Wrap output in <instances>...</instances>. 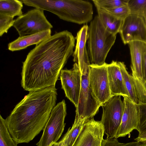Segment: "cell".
<instances>
[{
  "label": "cell",
  "instance_id": "cell-5",
  "mask_svg": "<svg viewBox=\"0 0 146 146\" xmlns=\"http://www.w3.org/2000/svg\"><path fill=\"white\" fill-rule=\"evenodd\" d=\"M66 115V105L65 100H63L55 105L52 109L43 129L42 135L36 144L37 146H50L57 142L64 129Z\"/></svg>",
  "mask_w": 146,
  "mask_h": 146
},
{
  "label": "cell",
  "instance_id": "cell-8",
  "mask_svg": "<svg viewBox=\"0 0 146 146\" xmlns=\"http://www.w3.org/2000/svg\"><path fill=\"white\" fill-rule=\"evenodd\" d=\"M90 68L82 75L81 87L75 120L85 122L93 118L102 105L93 95L89 82Z\"/></svg>",
  "mask_w": 146,
  "mask_h": 146
},
{
  "label": "cell",
  "instance_id": "cell-29",
  "mask_svg": "<svg viewBox=\"0 0 146 146\" xmlns=\"http://www.w3.org/2000/svg\"><path fill=\"white\" fill-rule=\"evenodd\" d=\"M105 10L116 18L122 20L130 14L127 5L114 9Z\"/></svg>",
  "mask_w": 146,
  "mask_h": 146
},
{
  "label": "cell",
  "instance_id": "cell-26",
  "mask_svg": "<svg viewBox=\"0 0 146 146\" xmlns=\"http://www.w3.org/2000/svg\"><path fill=\"white\" fill-rule=\"evenodd\" d=\"M137 106L139 121L137 130L140 134L146 130V103H140Z\"/></svg>",
  "mask_w": 146,
  "mask_h": 146
},
{
  "label": "cell",
  "instance_id": "cell-10",
  "mask_svg": "<svg viewBox=\"0 0 146 146\" xmlns=\"http://www.w3.org/2000/svg\"><path fill=\"white\" fill-rule=\"evenodd\" d=\"M119 33L125 45L133 41L146 43V23L144 17L130 14L123 20Z\"/></svg>",
  "mask_w": 146,
  "mask_h": 146
},
{
  "label": "cell",
  "instance_id": "cell-13",
  "mask_svg": "<svg viewBox=\"0 0 146 146\" xmlns=\"http://www.w3.org/2000/svg\"><path fill=\"white\" fill-rule=\"evenodd\" d=\"M124 109L121 122L115 137H124L137 130L139 118L137 104L128 97H123Z\"/></svg>",
  "mask_w": 146,
  "mask_h": 146
},
{
  "label": "cell",
  "instance_id": "cell-31",
  "mask_svg": "<svg viewBox=\"0 0 146 146\" xmlns=\"http://www.w3.org/2000/svg\"><path fill=\"white\" fill-rule=\"evenodd\" d=\"M135 140L141 143L146 142V130L142 133L139 134Z\"/></svg>",
  "mask_w": 146,
  "mask_h": 146
},
{
  "label": "cell",
  "instance_id": "cell-6",
  "mask_svg": "<svg viewBox=\"0 0 146 146\" xmlns=\"http://www.w3.org/2000/svg\"><path fill=\"white\" fill-rule=\"evenodd\" d=\"M44 11L35 8L15 20L13 27L19 36L34 34L53 28L45 16Z\"/></svg>",
  "mask_w": 146,
  "mask_h": 146
},
{
  "label": "cell",
  "instance_id": "cell-7",
  "mask_svg": "<svg viewBox=\"0 0 146 146\" xmlns=\"http://www.w3.org/2000/svg\"><path fill=\"white\" fill-rule=\"evenodd\" d=\"M103 113L100 121L107 137H115L120 125L124 104L120 96H112L102 104Z\"/></svg>",
  "mask_w": 146,
  "mask_h": 146
},
{
  "label": "cell",
  "instance_id": "cell-4",
  "mask_svg": "<svg viewBox=\"0 0 146 146\" xmlns=\"http://www.w3.org/2000/svg\"><path fill=\"white\" fill-rule=\"evenodd\" d=\"M48 10L61 19L80 25L90 22L93 19V5L88 1L52 0Z\"/></svg>",
  "mask_w": 146,
  "mask_h": 146
},
{
  "label": "cell",
  "instance_id": "cell-33",
  "mask_svg": "<svg viewBox=\"0 0 146 146\" xmlns=\"http://www.w3.org/2000/svg\"><path fill=\"white\" fill-rule=\"evenodd\" d=\"M144 19H145V22H146V15H145L144 17Z\"/></svg>",
  "mask_w": 146,
  "mask_h": 146
},
{
  "label": "cell",
  "instance_id": "cell-9",
  "mask_svg": "<svg viewBox=\"0 0 146 146\" xmlns=\"http://www.w3.org/2000/svg\"><path fill=\"white\" fill-rule=\"evenodd\" d=\"M106 63L101 66L90 65L89 82L96 99L102 105L112 96L109 84Z\"/></svg>",
  "mask_w": 146,
  "mask_h": 146
},
{
  "label": "cell",
  "instance_id": "cell-16",
  "mask_svg": "<svg viewBox=\"0 0 146 146\" xmlns=\"http://www.w3.org/2000/svg\"><path fill=\"white\" fill-rule=\"evenodd\" d=\"M128 44L131 57V75L133 77L143 81L142 66L146 52V43L140 41H133L129 42Z\"/></svg>",
  "mask_w": 146,
  "mask_h": 146
},
{
  "label": "cell",
  "instance_id": "cell-27",
  "mask_svg": "<svg viewBox=\"0 0 146 146\" xmlns=\"http://www.w3.org/2000/svg\"><path fill=\"white\" fill-rule=\"evenodd\" d=\"M13 17L0 14V36L7 33L9 29L13 26L15 20Z\"/></svg>",
  "mask_w": 146,
  "mask_h": 146
},
{
  "label": "cell",
  "instance_id": "cell-25",
  "mask_svg": "<svg viewBox=\"0 0 146 146\" xmlns=\"http://www.w3.org/2000/svg\"><path fill=\"white\" fill-rule=\"evenodd\" d=\"M132 78L139 103H146V88L144 82L132 76Z\"/></svg>",
  "mask_w": 146,
  "mask_h": 146
},
{
  "label": "cell",
  "instance_id": "cell-20",
  "mask_svg": "<svg viewBox=\"0 0 146 146\" xmlns=\"http://www.w3.org/2000/svg\"><path fill=\"white\" fill-rule=\"evenodd\" d=\"M119 63L124 84L129 95V98L138 104L139 102L135 92L131 75L127 71L124 62H119Z\"/></svg>",
  "mask_w": 146,
  "mask_h": 146
},
{
  "label": "cell",
  "instance_id": "cell-24",
  "mask_svg": "<svg viewBox=\"0 0 146 146\" xmlns=\"http://www.w3.org/2000/svg\"><path fill=\"white\" fill-rule=\"evenodd\" d=\"M127 5L130 14L143 17L146 15V0H129Z\"/></svg>",
  "mask_w": 146,
  "mask_h": 146
},
{
  "label": "cell",
  "instance_id": "cell-11",
  "mask_svg": "<svg viewBox=\"0 0 146 146\" xmlns=\"http://www.w3.org/2000/svg\"><path fill=\"white\" fill-rule=\"evenodd\" d=\"M62 88L66 96L74 105L78 106L81 87L82 74L76 63L70 70H62L60 75Z\"/></svg>",
  "mask_w": 146,
  "mask_h": 146
},
{
  "label": "cell",
  "instance_id": "cell-22",
  "mask_svg": "<svg viewBox=\"0 0 146 146\" xmlns=\"http://www.w3.org/2000/svg\"><path fill=\"white\" fill-rule=\"evenodd\" d=\"M7 129L6 120L0 115V146H17Z\"/></svg>",
  "mask_w": 146,
  "mask_h": 146
},
{
  "label": "cell",
  "instance_id": "cell-1",
  "mask_svg": "<svg viewBox=\"0 0 146 146\" xmlns=\"http://www.w3.org/2000/svg\"><path fill=\"white\" fill-rule=\"evenodd\" d=\"M75 40L71 32L64 30L36 45L23 62V88L30 92L55 86L62 69L73 53Z\"/></svg>",
  "mask_w": 146,
  "mask_h": 146
},
{
  "label": "cell",
  "instance_id": "cell-23",
  "mask_svg": "<svg viewBox=\"0 0 146 146\" xmlns=\"http://www.w3.org/2000/svg\"><path fill=\"white\" fill-rule=\"evenodd\" d=\"M92 1L96 7L108 9L127 5L129 0H92Z\"/></svg>",
  "mask_w": 146,
  "mask_h": 146
},
{
  "label": "cell",
  "instance_id": "cell-21",
  "mask_svg": "<svg viewBox=\"0 0 146 146\" xmlns=\"http://www.w3.org/2000/svg\"><path fill=\"white\" fill-rule=\"evenodd\" d=\"M85 122L74 120L72 127L69 128L61 140L65 146H73L83 128Z\"/></svg>",
  "mask_w": 146,
  "mask_h": 146
},
{
  "label": "cell",
  "instance_id": "cell-28",
  "mask_svg": "<svg viewBox=\"0 0 146 146\" xmlns=\"http://www.w3.org/2000/svg\"><path fill=\"white\" fill-rule=\"evenodd\" d=\"M141 143L137 141L126 143L119 142L117 138L115 137H107L103 139L101 146H140Z\"/></svg>",
  "mask_w": 146,
  "mask_h": 146
},
{
  "label": "cell",
  "instance_id": "cell-3",
  "mask_svg": "<svg viewBox=\"0 0 146 146\" xmlns=\"http://www.w3.org/2000/svg\"><path fill=\"white\" fill-rule=\"evenodd\" d=\"M116 35L107 31L98 15L90 22L88 28L87 51L90 64L101 66L114 44Z\"/></svg>",
  "mask_w": 146,
  "mask_h": 146
},
{
  "label": "cell",
  "instance_id": "cell-2",
  "mask_svg": "<svg viewBox=\"0 0 146 146\" xmlns=\"http://www.w3.org/2000/svg\"><path fill=\"white\" fill-rule=\"evenodd\" d=\"M55 86L29 93L5 119L8 130L18 144L27 143L43 130L56 105Z\"/></svg>",
  "mask_w": 146,
  "mask_h": 146
},
{
  "label": "cell",
  "instance_id": "cell-17",
  "mask_svg": "<svg viewBox=\"0 0 146 146\" xmlns=\"http://www.w3.org/2000/svg\"><path fill=\"white\" fill-rule=\"evenodd\" d=\"M51 30L48 29L34 34L19 36L8 45L9 50L14 51L26 48L30 46L38 45L50 38L51 35Z\"/></svg>",
  "mask_w": 146,
  "mask_h": 146
},
{
  "label": "cell",
  "instance_id": "cell-19",
  "mask_svg": "<svg viewBox=\"0 0 146 146\" xmlns=\"http://www.w3.org/2000/svg\"><path fill=\"white\" fill-rule=\"evenodd\" d=\"M23 3L21 0H0V14L14 18L22 15Z\"/></svg>",
  "mask_w": 146,
  "mask_h": 146
},
{
  "label": "cell",
  "instance_id": "cell-32",
  "mask_svg": "<svg viewBox=\"0 0 146 146\" xmlns=\"http://www.w3.org/2000/svg\"><path fill=\"white\" fill-rule=\"evenodd\" d=\"M140 146H146V142L141 143Z\"/></svg>",
  "mask_w": 146,
  "mask_h": 146
},
{
  "label": "cell",
  "instance_id": "cell-15",
  "mask_svg": "<svg viewBox=\"0 0 146 146\" xmlns=\"http://www.w3.org/2000/svg\"><path fill=\"white\" fill-rule=\"evenodd\" d=\"M108 76L112 96H120L129 98L121 71L119 62L112 60L107 65Z\"/></svg>",
  "mask_w": 146,
  "mask_h": 146
},
{
  "label": "cell",
  "instance_id": "cell-18",
  "mask_svg": "<svg viewBox=\"0 0 146 146\" xmlns=\"http://www.w3.org/2000/svg\"><path fill=\"white\" fill-rule=\"evenodd\" d=\"M98 16L105 29L115 35L119 33L123 20L119 19L106 10L96 7Z\"/></svg>",
  "mask_w": 146,
  "mask_h": 146
},
{
  "label": "cell",
  "instance_id": "cell-12",
  "mask_svg": "<svg viewBox=\"0 0 146 146\" xmlns=\"http://www.w3.org/2000/svg\"><path fill=\"white\" fill-rule=\"evenodd\" d=\"M104 133L101 121H96L92 118L84 122L73 146H101Z\"/></svg>",
  "mask_w": 146,
  "mask_h": 146
},
{
  "label": "cell",
  "instance_id": "cell-14",
  "mask_svg": "<svg viewBox=\"0 0 146 146\" xmlns=\"http://www.w3.org/2000/svg\"><path fill=\"white\" fill-rule=\"evenodd\" d=\"M88 26L84 25L78 32L75 49L72 54L73 61L77 64L82 75L90 68V64L86 48Z\"/></svg>",
  "mask_w": 146,
  "mask_h": 146
},
{
  "label": "cell",
  "instance_id": "cell-30",
  "mask_svg": "<svg viewBox=\"0 0 146 146\" xmlns=\"http://www.w3.org/2000/svg\"><path fill=\"white\" fill-rule=\"evenodd\" d=\"M142 71L143 81L144 83L146 82V52L144 54L143 60Z\"/></svg>",
  "mask_w": 146,
  "mask_h": 146
},
{
  "label": "cell",
  "instance_id": "cell-34",
  "mask_svg": "<svg viewBox=\"0 0 146 146\" xmlns=\"http://www.w3.org/2000/svg\"><path fill=\"white\" fill-rule=\"evenodd\" d=\"M144 83L145 87L146 88V82H145Z\"/></svg>",
  "mask_w": 146,
  "mask_h": 146
}]
</instances>
